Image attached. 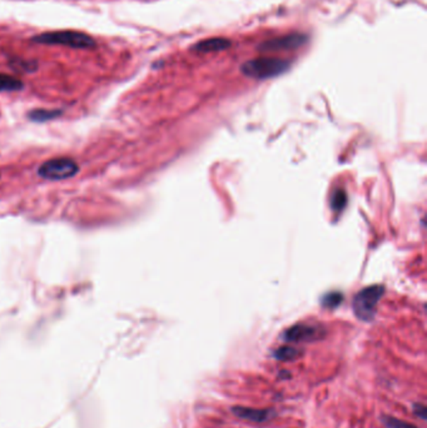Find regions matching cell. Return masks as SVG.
<instances>
[{"instance_id":"cell-1","label":"cell","mask_w":427,"mask_h":428,"mask_svg":"<svg viewBox=\"0 0 427 428\" xmlns=\"http://www.w3.org/2000/svg\"><path fill=\"white\" fill-rule=\"evenodd\" d=\"M37 44L64 45L76 49L95 48V40L88 34L77 30H56L35 35L33 39Z\"/></svg>"},{"instance_id":"cell-2","label":"cell","mask_w":427,"mask_h":428,"mask_svg":"<svg viewBox=\"0 0 427 428\" xmlns=\"http://www.w3.org/2000/svg\"><path fill=\"white\" fill-rule=\"evenodd\" d=\"M291 63L279 58H258L243 63L241 71L253 79H270L289 71Z\"/></svg>"},{"instance_id":"cell-3","label":"cell","mask_w":427,"mask_h":428,"mask_svg":"<svg viewBox=\"0 0 427 428\" xmlns=\"http://www.w3.org/2000/svg\"><path fill=\"white\" fill-rule=\"evenodd\" d=\"M383 292L385 288L383 286H371L359 292L354 298L356 317L363 322H370L376 314V308Z\"/></svg>"},{"instance_id":"cell-4","label":"cell","mask_w":427,"mask_h":428,"mask_svg":"<svg viewBox=\"0 0 427 428\" xmlns=\"http://www.w3.org/2000/svg\"><path fill=\"white\" fill-rule=\"evenodd\" d=\"M79 172L77 161L69 157H58L44 161L38 168V176L48 181L72 178Z\"/></svg>"},{"instance_id":"cell-5","label":"cell","mask_w":427,"mask_h":428,"mask_svg":"<svg viewBox=\"0 0 427 428\" xmlns=\"http://www.w3.org/2000/svg\"><path fill=\"white\" fill-rule=\"evenodd\" d=\"M325 329L317 324L299 323L286 329L282 334V339L287 343H310L325 337Z\"/></svg>"},{"instance_id":"cell-6","label":"cell","mask_w":427,"mask_h":428,"mask_svg":"<svg viewBox=\"0 0 427 428\" xmlns=\"http://www.w3.org/2000/svg\"><path fill=\"white\" fill-rule=\"evenodd\" d=\"M307 42V35L301 33L287 34L278 38L263 42L258 49L261 51H282V50L299 49Z\"/></svg>"},{"instance_id":"cell-7","label":"cell","mask_w":427,"mask_h":428,"mask_svg":"<svg viewBox=\"0 0 427 428\" xmlns=\"http://www.w3.org/2000/svg\"><path fill=\"white\" fill-rule=\"evenodd\" d=\"M231 412L236 417L253 423H267L276 417L272 408H252L246 406H233Z\"/></svg>"},{"instance_id":"cell-8","label":"cell","mask_w":427,"mask_h":428,"mask_svg":"<svg viewBox=\"0 0 427 428\" xmlns=\"http://www.w3.org/2000/svg\"><path fill=\"white\" fill-rule=\"evenodd\" d=\"M231 47V42L226 38H210V39L200 40L193 45L194 51L197 53H213V51H222Z\"/></svg>"},{"instance_id":"cell-9","label":"cell","mask_w":427,"mask_h":428,"mask_svg":"<svg viewBox=\"0 0 427 428\" xmlns=\"http://www.w3.org/2000/svg\"><path fill=\"white\" fill-rule=\"evenodd\" d=\"M302 356H303V350L292 347V346H282L272 352V357L276 361L281 362L296 361Z\"/></svg>"},{"instance_id":"cell-10","label":"cell","mask_w":427,"mask_h":428,"mask_svg":"<svg viewBox=\"0 0 427 428\" xmlns=\"http://www.w3.org/2000/svg\"><path fill=\"white\" fill-rule=\"evenodd\" d=\"M24 84L22 80L9 75L0 73V92H17V90H23Z\"/></svg>"},{"instance_id":"cell-11","label":"cell","mask_w":427,"mask_h":428,"mask_svg":"<svg viewBox=\"0 0 427 428\" xmlns=\"http://www.w3.org/2000/svg\"><path fill=\"white\" fill-rule=\"evenodd\" d=\"M63 111L59 109H35V111L29 113V118L34 122H47L50 119L61 116Z\"/></svg>"},{"instance_id":"cell-12","label":"cell","mask_w":427,"mask_h":428,"mask_svg":"<svg viewBox=\"0 0 427 428\" xmlns=\"http://www.w3.org/2000/svg\"><path fill=\"white\" fill-rule=\"evenodd\" d=\"M380 421L386 428H419L414 423L407 422L401 418L394 417L390 415H381Z\"/></svg>"},{"instance_id":"cell-13","label":"cell","mask_w":427,"mask_h":428,"mask_svg":"<svg viewBox=\"0 0 427 428\" xmlns=\"http://www.w3.org/2000/svg\"><path fill=\"white\" fill-rule=\"evenodd\" d=\"M346 202H347V197H346V193H344V190H339L333 195L332 202H331V204H332V208L335 211H342L344 209V204H346Z\"/></svg>"},{"instance_id":"cell-14","label":"cell","mask_w":427,"mask_h":428,"mask_svg":"<svg viewBox=\"0 0 427 428\" xmlns=\"http://www.w3.org/2000/svg\"><path fill=\"white\" fill-rule=\"evenodd\" d=\"M412 412H414V415L417 416V417L422 420V421H426L427 420V408L423 403H414L412 405Z\"/></svg>"},{"instance_id":"cell-15","label":"cell","mask_w":427,"mask_h":428,"mask_svg":"<svg viewBox=\"0 0 427 428\" xmlns=\"http://www.w3.org/2000/svg\"><path fill=\"white\" fill-rule=\"evenodd\" d=\"M341 300H342V295L339 293H332V295H328L326 300H323V305L328 308H332V307L339 306Z\"/></svg>"},{"instance_id":"cell-16","label":"cell","mask_w":427,"mask_h":428,"mask_svg":"<svg viewBox=\"0 0 427 428\" xmlns=\"http://www.w3.org/2000/svg\"><path fill=\"white\" fill-rule=\"evenodd\" d=\"M13 66H14V68H17V69L22 68V71H27V72H30V71L35 69V63H33V61H13Z\"/></svg>"},{"instance_id":"cell-17","label":"cell","mask_w":427,"mask_h":428,"mask_svg":"<svg viewBox=\"0 0 427 428\" xmlns=\"http://www.w3.org/2000/svg\"><path fill=\"white\" fill-rule=\"evenodd\" d=\"M278 377H279V379H291V377H292V374H291V373L289 372H287V371H282V372L278 374Z\"/></svg>"},{"instance_id":"cell-18","label":"cell","mask_w":427,"mask_h":428,"mask_svg":"<svg viewBox=\"0 0 427 428\" xmlns=\"http://www.w3.org/2000/svg\"><path fill=\"white\" fill-rule=\"evenodd\" d=\"M0 177H1V174H0Z\"/></svg>"}]
</instances>
